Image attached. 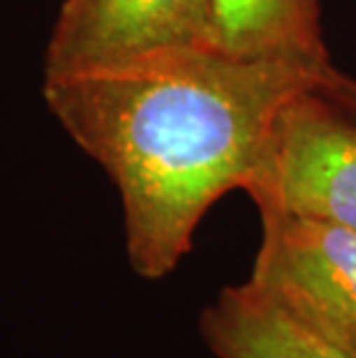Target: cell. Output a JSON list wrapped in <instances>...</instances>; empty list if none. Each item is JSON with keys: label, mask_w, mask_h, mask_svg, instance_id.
<instances>
[{"label": "cell", "mask_w": 356, "mask_h": 358, "mask_svg": "<svg viewBox=\"0 0 356 358\" xmlns=\"http://www.w3.org/2000/svg\"><path fill=\"white\" fill-rule=\"evenodd\" d=\"M333 72L173 47L44 72L42 97L116 185L132 271L162 280L215 201L252 185L285 102Z\"/></svg>", "instance_id": "1"}, {"label": "cell", "mask_w": 356, "mask_h": 358, "mask_svg": "<svg viewBox=\"0 0 356 358\" xmlns=\"http://www.w3.org/2000/svg\"><path fill=\"white\" fill-rule=\"evenodd\" d=\"M322 88L290 97L248 187L257 210H280L356 231V123Z\"/></svg>", "instance_id": "2"}, {"label": "cell", "mask_w": 356, "mask_h": 358, "mask_svg": "<svg viewBox=\"0 0 356 358\" xmlns=\"http://www.w3.org/2000/svg\"><path fill=\"white\" fill-rule=\"evenodd\" d=\"M262 243L250 282L356 358V231L259 210Z\"/></svg>", "instance_id": "3"}, {"label": "cell", "mask_w": 356, "mask_h": 358, "mask_svg": "<svg viewBox=\"0 0 356 358\" xmlns=\"http://www.w3.org/2000/svg\"><path fill=\"white\" fill-rule=\"evenodd\" d=\"M173 47H218L213 0H65L44 51V72Z\"/></svg>", "instance_id": "4"}, {"label": "cell", "mask_w": 356, "mask_h": 358, "mask_svg": "<svg viewBox=\"0 0 356 358\" xmlns=\"http://www.w3.org/2000/svg\"><path fill=\"white\" fill-rule=\"evenodd\" d=\"M199 333L215 358H352L250 280L218 294L201 312Z\"/></svg>", "instance_id": "5"}, {"label": "cell", "mask_w": 356, "mask_h": 358, "mask_svg": "<svg viewBox=\"0 0 356 358\" xmlns=\"http://www.w3.org/2000/svg\"><path fill=\"white\" fill-rule=\"evenodd\" d=\"M215 44L250 60L333 70L322 33V0H213Z\"/></svg>", "instance_id": "6"}, {"label": "cell", "mask_w": 356, "mask_h": 358, "mask_svg": "<svg viewBox=\"0 0 356 358\" xmlns=\"http://www.w3.org/2000/svg\"><path fill=\"white\" fill-rule=\"evenodd\" d=\"M329 97H333L338 104H343L345 109H350L356 116V79L347 77L343 72H333V77L327 81V86L322 88Z\"/></svg>", "instance_id": "7"}]
</instances>
